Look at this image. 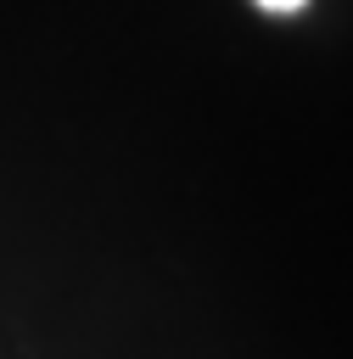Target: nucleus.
Returning <instances> with one entry per match:
<instances>
[{
  "label": "nucleus",
  "mask_w": 353,
  "mask_h": 359,
  "mask_svg": "<svg viewBox=\"0 0 353 359\" xmlns=\"http://www.w3.org/2000/svg\"><path fill=\"white\" fill-rule=\"evenodd\" d=\"M258 6H263V11H280V17H286V11H297V6H308V0H258Z\"/></svg>",
  "instance_id": "obj_1"
}]
</instances>
